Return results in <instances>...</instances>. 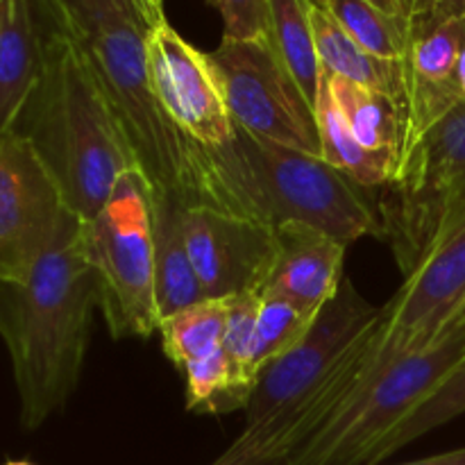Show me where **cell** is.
I'll return each mask as SVG.
<instances>
[{
	"label": "cell",
	"instance_id": "cell-15",
	"mask_svg": "<svg viewBox=\"0 0 465 465\" xmlns=\"http://www.w3.org/2000/svg\"><path fill=\"white\" fill-rule=\"evenodd\" d=\"M44 64L36 0H0V136L16 130Z\"/></svg>",
	"mask_w": 465,
	"mask_h": 465
},
{
	"label": "cell",
	"instance_id": "cell-23",
	"mask_svg": "<svg viewBox=\"0 0 465 465\" xmlns=\"http://www.w3.org/2000/svg\"><path fill=\"white\" fill-rule=\"evenodd\" d=\"M341 27L375 57L386 62H407L411 23L386 16L366 0H322Z\"/></svg>",
	"mask_w": 465,
	"mask_h": 465
},
{
	"label": "cell",
	"instance_id": "cell-13",
	"mask_svg": "<svg viewBox=\"0 0 465 465\" xmlns=\"http://www.w3.org/2000/svg\"><path fill=\"white\" fill-rule=\"evenodd\" d=\"M182 234L207 300L262 295L275 230L243 216L193 207L182 212Z\"/></svg>",
	"mask_w": 465,
	"mask_h": 465
},
{
	"label": "cell",
	"instance_id": "cell-32",
	"mask_svg": "<svg viewBox=\"0 0 465 465\" xmlns=\"http://www.w3.org/2000/svg\"><path fill=\"white\" fill-rule=\"evenodd\" d=\"M400 465H465V448L454 450V452L436 454V457L420 459V461H409Z\"/></svg>",
	"mask_w": 465,
	"mask_h": 465
},
{
	"label": "cell",
	"instance_id": "cell-18",
	"mask_svg": "<svg viewBox=\"0 0 465 465\" xmlns=\"http://www.w3.org/2000/svg\"><path fill=\"white\" fill-rule=\"evenodd\" d=\"M182 212L184 207L177 203H153L154 291L159 321H166L207 300L182 234Z\"/></svg>",
	"mask_w": 465,
	"mask_h": 465
},
{
	"label": "cell",
	"instance_id": "cell-21",
	"mask_svg": "<svg viewBox=\"0 0 465 465\" xmlns=\"http://www.w3.org/2000/svg\"><path fill=\"white\" fill-rule=\"evenodd\" d=\"M186 375V409L207 416L248 409L257 380L245 375L230 357L216 350L200 361L184 368Z\"/></svg>",
	"mask_w": 465,
	"mask_h": 465
},
{
	"label": "cell",
	"instance_id": "cell-6",
	"mask_svg": "<svg viewBox=\"0 0 465 465\" xmlns=\"http://www.w3.org/2000/svg\"><path fill=\"white\" fill-rule=\"evenodd\" d=\"M381 239L404 277L465 221V104H457L407 153L377 204Z\"/></svg>",
	"mask_w": 465,
	"mask_h": 465
},
{
	"label": "cell",
	"instance_id": "cell-31",
	"mask_svg": "<svg viewBox=\"0 0 465 465\" xmlns=\"http://www.w3.org/2000/svg\"><path fill=\"white\" fill-rule=\"evenodd\" d=\"M136 7H139L141 16H143L145 25L153 30V27L166 23V14H163V0H136Z\"/></svg>",
	"mask_w": 465,
	"mask_h": 465
},
{
	"label": "cell",
	"instance_id": "cell-11",
	"mask_svg": "<svg viewBox=\"0 0 465 465\" xmlns=\"http://www.w3.org/2000/svg\"><path fill=\"white\" fill-rule=\"evenodd\" d=\"M71 209L57 182L16 130L0 136V282H23Z\"/></svg>",
	"mask_w": 465,
	"mask_h": 465
},
{
	"label": "cell",
	"instance_id": "cell-34",
	"mask_svg": "<svg viewBox=\"0 0 465 465\" xmlns=\"http://www.w3.org/2000/svg\"><path fill=\"white\" fill-rule=\"evenodd\" d=\"M454 82H457L459 95H461V103L465 104V48L461 50V57H459L457 73H454Z\"/></svg>",
	"mask_w": 465,
	"mask_h": 465
},
{
	"label": "cell",
	"instance_id": "cell-1",
	"mask_svg": "<svg viewBox=\"0 0 465 465\" xmlns=\"http://www.w3.org/2000/svg\"><path fill=\"white\" fill-rule=\"evenodd\" d=\"M95 307L98 282L84 257L82 218L71 212L25 280L0 282V336L25 430L44 425L75 391Z\"/></svg>",
	"mask_w": 465,
	"mask_h": 465
},
{
	"label": "cell",
	"instance_id": "cell-26",
	"mask_svg": "<svg viewBox=\"0 0 465 465\" xmlns=\"http://www.w3.org/2000/svg\"><path fill=\"white\" fill-rule=\"evenodd\" d=\"M262 307V295L241 293L227 298V327L223 339V352L245 372L259 380L254 368V334H257V318Z\"/></svg>",
	"mask_w": 465,
	"mask_h": 465
},
{
	"label": "cell",
	"instance_id": "cell-25",
	"mask_svg": "<svg viewBox=\"0 0 465 465\" xmlns=\"http://www.w3.org/2000/svg\"><path fill=\"white\" fill-rule=\"evenodd\" d=\"M318 313L307 312L286 298H262L254 334V368L262 372L268 363L289 352L313 325Z\"/></svg>",
	"mask_w": 465,
	"mask_h": 465
},
{
	"label": "cell",
	"instance_id": "cell-17",
	"mask_svg": "<svg viewBox=\"0 0 465 465\" xmlns=\"http://www.w3.org/2000/svg\"><path fill=\"white\" fill-rule=\"evenodd\" d=\"M325 80L354 139L361 143L363 150L384 159L393 168V177L398 175L404 141H407V112L402 104L395 103L389 95L352 84L341 77L325 75Z\"/></svg>",
	"mask_w": 465,
	"mask_h": 465
},
{
	"label": "cell",
	"instance_id": "cell-35",
	"mask_svg": "<svg viewBox=\"0 0 465 465\" xmlns=\"http://www.w3.org/2000/svg\"><path fill=\"white\" fill-rule=\"evenodd\" d=\"M465 327V307H463V312H461V316H459L457 318V322H454V327ZM454 327H452V330H454Z\"/></svg>",
	"mask_w": 465,
	"mask_h": 465
},
{
	"label": "cell",
	"instance_id": "cell-7",
	"mask_svg": "<svg viewBox=\"0 0 465 465\" xmlns=\"http://www.w3.org/2000/svg\"><path fill=\"white\" fill-rule=\"evenodd\" d=\"M465 359V327L398 359L368 381L286 465H377L391 434Z\"/></svg>",
	"mask_w": 465,
	"mask_h": 465
},
{
	"label": "cell",
	"instance_id": "cell-36",
	"mask_svg": "<svg viewBox=\"0 0 465 465\" xmlns=\"http://www.w3.org/2000/svg\"><path fill=\"white\" fill-rule=\"evenodd\" d=\"M5 465H18V461H12V463H5Z\"/></svg>",
	"mask_w": 465,
	"mask_h": 465
},
{
	"label": "cell",
	"instance_id": "cell-29",
	"mask_svg": "<svg viewBox=\"0 0 465 465\" xmlns=\"http://www.w3.org/2000/svg\"><path fill=\"white\" fill-rule=\"evenodd\" d=\"M440 14V16L465 18V0H418L413 14Z\"/></svg>",
	"mask_w": 465,
	"mask_h": 465
},
{
	"label": "cell",
	"instance_id": "cell-33",
	"mask_svg": "<svg viewBox=\"0 0 465 465\" xmlns=\"http://www.w3.org/2000/svg\"><path fill=\"white\" fill-rule=\"evenodd\" d=\"M212 465H286V459H232L221 454Z\"/></svg>",
	"mask_w": 465,
	"mask_h": 465
},
{
	"label": "cell",
	"instance_id": "cell-3",
	"mask_svg": "<svg viewBox=\"0 0 465 465\" xmlns=\"http://www.w3.org/2000/svg\"><path fill=\"white\" fill-rule=\"evenodd\" d=\"M325 159L248 134L234 123L227 143H200L195 207L243 216L275 230L307 223L341 243L380 236L377 204Z\"/></svg>",
	"mask_w": 465,
	"mask_h": 465
},
{
	"label": "cell",
	"instance_id": "cell-10",
	"mask_svg": "<svg viewBox=\"0 0 465 465\" xmlns=\"http://www.w3.org/2000/svg\"><path fill=\"white\" fill-rule=\"evenodd\" d=\"M381 316V307L368 302L343 277L334 298L318 312L307 334L259 372L245 425L263 420L316 389L352 350V345Z\"/></svg>",
	"mask_w": 465,
	"mask_h": 465
},
{
	"label": "cell",
	"instance_id": "cell-30",
	"mask_svg": "<svg viewBox=\"0 0 465 465\" xmlns=\"http://www.w3.org/2000/svg\"><path fill=\"white\" fill-rule=\"evenodd\" d=\"M366 3H371L372 7L384 12L386 16H393V18H400V21L411 23L418 0H366Z\"/></svg>",
	"mask_w": 465,
	"mask_h": 465
},
{
	"label": "cell",
	"instance_id": "cell-19",
	"mask_svg": "<svg viewBox=\"0 0 465 465\" xmlns=\"http://www.w3.org/2000/svg\"><path fill=\"white\" fill-rule=\"evenodd\" d=\"M316 121L322 159L330 166L339 168L341 173H345L350 180L361 184L363 189H384L393 182V168L384 159L363 150L361 143L354 139L348 121L341 114L334 95H331L325 75H321V84H318Z\"/></svg>",
	"mask_w": 465,
	"mask_h": 465
},
{
	"label": "cell",
	"instance_id": "cell-22",
	"mask_svg": "<svg viewBox=\"0 0 465 465\" xmlns=\"http://www.w3.org/2000/svg\"><path fill=\"white\" fill-rule=\"evenodd\" d=\"M227 327V298L204 300L166 318L159 325L162 348L168 361L184 371L189 363L209 357L223 348Z\"/></svg>",
	"mask_w": 465,
	"mask_h": 465
},
{
	"label": "cell",
	"instance_id": "cell-27",
	"mask_svg": "<svg viewBox=\"0 0 465 465\" xmlns=\"http://www.w3.org/2000/svg\"><path fill=\"white\" fill-rule=\"evenodd\" d=\"M225 23L223 39H268V0H209Z\"/></svg>",
	"mask_w": 465,
	"mask_h": 465
},
{
	"label": "cell",
	"instance_id": "cell-2",
	"mask_svg": "<svg viewBox=\"0 0 465 465\" xmlns=\"http://www.w3.org/2000/svg\"><path fill=\"white\" fill-rule=\"evenodd\" d=\"M36 7L44 64L16 132L57 182L66 207L91 221L118 180L139 168L86 50L41 0Z\"/></svg>",
	"mask_w": 465,
	"mask_h": 465
},
{
	"label": "cell",
	"instance_id": "cell-20",
	"mask_svg": "<svg viewBox=\"0 0 465 465\" xmlns=\"http://www.w3.org/2000/svg\"><path fill=\"white\" fill-rule=\"evenodd\" d=\"M268 41L309 103L316 107L321 66L313 44L309 0H268Z\"/></svg>",
	"mask_w": 465,
	"mask_h": 465
},
{
	"label": "cell",
	"instance_id": "cell-9",
	"mask_svg": "<svg viewBox=\"0 0 465 465\" xmlns=\"http://www.w3.org/2000/svg\"><path fill=\"white\" fill-rule=\"evenodd\" d=\"M465 307V221L439 241L381 307L368 348V381L450 334Z\"/></svg>",
	"mask_w": 465,
	"mask_h": 465
},
{
	"label": "cell",
	"instance_id": "cell-24",
	"mask_svg": "<svg viewBox=\"0 0 465 465\" xmlns=\"http://www.w3.org/2000/svg\"><path fill=\"white\" fill-rule=\"evenodd\" d=\"M465 413V359L445 377L439 384V389L418 404L411 411V416L404 418L402 425L386 439V443L380 450V461L391 457L393 452L402 450L411 440L430 434L436 427L454 420V418Z\"/></svg>",
	"mask_w": 465,
	"mask_h": 465
},
{
	"label": "cell",
	"instance_id": "cell-4",
	"mask_svg": "<svg viewBox=\"0 0 465 465\" xmlns=\"http://www.w3.org/2000/svg\"><path fill=\"white\" fill-rule=\"evenodd\" d=\"M71 32L94 64L153 203L168 200L193 209L200 143L173 125L154 95L148 73L150 27L141 14L112 12Z\"/></svg>",
	"mask_w": 465,
	"mask_h": 465
},
{
	"label": "cell",
	"instance_id": "cell-12",
	"mask_svg": "<svg viewBox=\"0 0 465 465\" xmlns=\"http://www.w3.org/2000/svg\"><path fill=\"white\" fill-rule=\"evenodd\" d=\"M148 73L177 130L209 148L232 139L234 121L212 54L189 44L168 21L148 32Z\"/></svg>",
	"mask_w": 465,
	"mask_h": 465
},
{
	"label": "cell",
	"instance_id": "cell-5",
	"mask_svg": "<svg viewBox=\"0 0 465 465\" xmlns=\"http://www.w3.org/2000/svg\"><path fill=\"white\" fill-rule=\"evenodd\" d=\"M82 243L114 339L153 336L162 322L154 291L153 193L139 171L125 173L107 204L82 221Z\"/></svg>",
	"mask_w": 465,
	"mask_h": 465
},
{
	"label": "cell",
	"instance_id": "cell-14",
	"mask_svg": "<svg viewBox=\"0 0 465 465\" xmlns=\"http://www.w3.org/2000/svg\"><path fill=\"white\" fill-rule=\"evenodd\" d=\"M348 245L307 223L289 221L275 227V250L262 298H286L318 313L343 282Z\"/></svg>",
	"mask_w": 465,
	"mask_h": 465
},
{
	"label": "cell",
	"instance_id": "cell-28",
	"mask_svg": "<svg viewBox=\"0 0 465 465\" xmlns=\"http://www.w3.org/2000/svg\"><path fill=\"white\" fill-rule=\"evenodd\" d=\"M41 5L68 30H82L112 12H139L136 0H41Z\"/></svg>",
	"mask_w": 465,
	"mask_h": 465
},
{
	"label": "cell",
	"instance_id": "cell-16",
	"mask_svg": "<svg viewBox=\"0 0 465 465\" xmlns=\"http://www.w3.org/2000/svg\"><path fill=\"white\" fill-rule=\"evenodd\" d=\"M309 7H312L313 44H316L321 73L389 95L407 112V68L404 64L386 62V59L363 50L327 12L322 0H309Z\"/></svg>",
	"mask_w": 465,
	"mask_h": 465
},
{
	"label": "cell",
	"instance_id": "cell-8",
	"mask_svg": "<svg viewBox=\"0 0 465 465\" xmlns=\"http://www.w3.org/2000/svg\"><path fill=\"white\" fill-rule=\"evenodd\" d=\"M212 54L232 121L257 139L322 159L316 107L268 39H223Z\"/></svg>",
	"mask_w": 465,
	"mask_h": 465
}]
</instances>
